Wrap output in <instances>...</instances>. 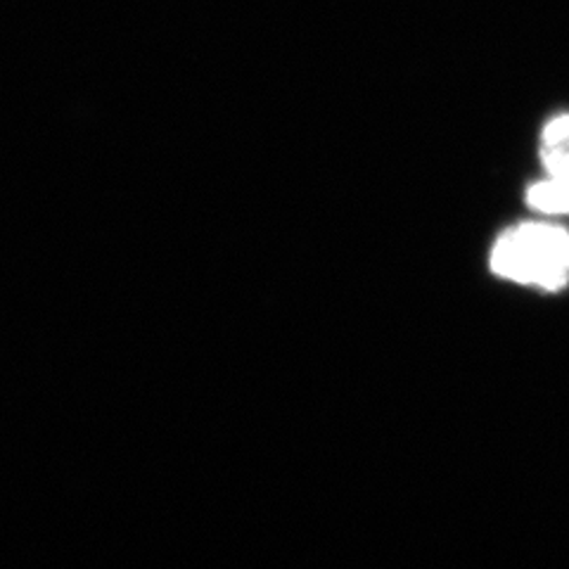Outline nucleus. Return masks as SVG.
<instances>
[{"instance_id":"f03ea898","label":"nucleus","mask_w":569,"mask_h":569,"mask_svg":"<svg viewBox=\"0 0 569 569\" xmlns=\"http://www.w3.org/2000/svg\"><path fill=\"white\" fill-rule=\"evenodd\" d=\"M539 152L548 176L569 178V114H560L548 121Z\"/></svg>"},{"instance_id":"f257e3e1","label":"nucleus","mask_w":569,"mask_h":569,"mask_svg":"<svg viewBox=\"0 0 569 569\" xmlns=\"http://www.w3.org/2000/svg\"><path fill=\"white\" fill-rule=\"evenodd\" d=\"M491 271L518 284L560 290L569 280V233L550 223L515 226L496 240Z\"/></svg>"},{"instance_id":"7ed1b4c3","label":"nucleus","mask_w":569,"mask_h":569,"mask_svg":"<svg viewBox=\"0 0 569 569\" xmlns=\"http://www.w3.org/2000/svg\"><path fill=\"white\" fill-rule=\"evenodd\" d=\"M527 202L543 213H569V178L548 176L527 190Z\"/></svg>"}]
</instances>
